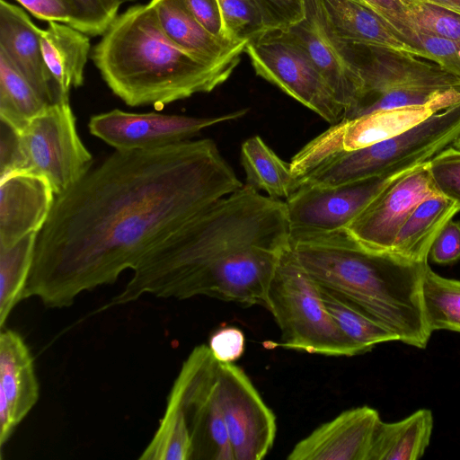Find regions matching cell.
<instances>
[{"label": "cell", "instance_id": "1", "mask_svg": "<svg viewBox=\"0 0 460 460\" xmlns=\"http://www.w3.org/2000/svg\"><path fill=\"white\" fill-rule=\"evenodd\" d=\"M243 185L209 138L115 150L56 196L38 234L23 299L72 305L84 292L133 270L181 225Z\"/></svg>", "mask_w": 460, "mask_h": 460}, {"label": "cell", "instance_id": "2", "mask_svg": "<svg viewBox=\"0 0 460 460\" xmlns=\"http://www.w3.org/2000/svg\"><path fill=\"white\" fill-rule=\"evenodd\" d=\"M286 201L245 183L205 208L148 252L106 308L144 296H206L266 305L270 280L290 247Z\"/></svg>", "mask_w": 460, "mask_h": 460}, {"label": "cell", "instance_id": "3", "mask_svg": "<svg viewBox=\"0 0 460 460\" xmlns=\"http://www.w3.org/2000/svg\"><path fill=\"white\" fill-rule=\"evenodd\" d=\"M290 249L321 288L376 320L398 341L425 349L431 336L424 314V262L367 249L344 229L291 234Z\"/></svg>", "mask_w": 460, "mask_h": 460}, {"label": "cell", "instance_id": "4", "mask_svg": "<svg viewBox=\"0 0 460 460\" xmlns=\"http://www.w3.org/2000/svg\"><path fill=\"white\" fill-rule=\"evenodd\" d=\"M92 58L111 92L130 107L165 105L225 83L241 58L204 61L172 41L148 3L128 8L109 25Z\"/></svg>", "mask_w": 460, "mask_h": 460}, {"label": "cell", "instance_id": "5", "mask_svg": "<svg viewBox=\"0 0 460 460\" xmlns=\"http://www.w3.org/2000/svg\"><path fill=\"white\" fill-rule=\"evenodd\" d=\"M218 360L208 345L183 361L142 460H234L217 389Z\"/></svg>", "mask_w": 460, "mask_h": 460}, {"label": "cell", "instance_id": "6", "mask_svg": "<svg viewBox=\"0 0 460 460\" xmlns=\"http://www.w3.org/2000/svg\"><path fill=\"white\" fill-rule=\"evenodd\" d=\"M347 45L362 91L343 119L403 106L460 102V81L436 63L403 51Z\"/></svg>", "mask_w": 460, "mask_h": 460}, {"label": "cell", "instance_id": "7", "mask_svg": "<svg viewBox=\"0 0 460 460\" xmlns=\"http://www.w3.org/2000/svg\"><path fill=\"white\" fill-rule=\"evenodd\" d=\"M460 136V102L393 137L339 154L296 184L334 187L421 164Z\"/></svg>", "mask_w": 460, "mask_h": 460}, {"label": "cell", "instance_id": "8", "mask_svg": "<svg viewBox=\"0 0 460 460\" xmlns=\"http://www.w3.org/2000/svg\"><path fill=\"white\" fill-rule=\"evenodd\" d=\"M287 349L324 356L359 355L325 307L318 285L290 247L281 255L266 295V305Z\"/></svg>", "mask_w": 460, "mask_h": 460}, {"label": "cell", "instance_id": "9", "mask_svg": "<svg viewBox=\"0 0 460 460\" xmlns=\"http://www.w3.org/2000/svg\"><path fill=\"white\" fill-rule=\"evenodd\" d=\"M69 102L49 106L20 131L21 172L46 178L56 196L81 180L93 165Z\"/></svg>", "mask_w": 460, "mask_h": 460}, {"label": "cell", "instance_id": "10", "mask_svg": "<svg viewBox=\"0 0 460 460\" xmlns=\"http://www.w3.org/2000/svg\"><path fill=\"white\" fill-rule=\"evenodd\" d=\"M244 52L257 75L333 125L345 109L303 47L287 30L267 31L251 40Z\"/></svg>", "mask_w": 460, "mask_h": 460}, {"label": "cell", "instance_id": "11", "mask_svg": "<svg viewBox=\"0 0 460 460\" xmlns=\"http://www.w3.org/2000/svg\"><path fill=\"white\" fill-rule=\"evenodd\" d=\"M451 105L446 102L411 105L342 119L293 156L289 164L296 188L299 181L332 156L397 136Z\"/></svg>", "mask_w": 460, "mask_h": 460}, {"label": "cell", "instance_id": "12", "mask_svg": "<svg viewBox=\"0 0 460 460\" xmlns=\"http://www.w3.org/2000/svg\"><path fill=\"white\" fill-rule=\"evenodd\" d=\"M414 167L334 187L299 185L286 199L291 234L345 230L387 186Z\"/></svg>", "mask_w": 460, "mask_h": 460}, {"label": "cell", "instance_id": "13", "mask_svg": "<svg viewBox=\"0 0 460 460\" xmlns=\"http://www.w3.org/2000/svg\"><path fill=\"white\" fill-rule=\"evenodd\" d=\"M217 389L234 460H261L271 449L276 416L244 373L218 361Z\"/></svg>", "mask_w": 460, "mask_h": 460}, {"label": "cell", "instance_id": "14", "mask_svg": "<svg viewBox=\"0 0 460 460\" xmlns=\"http://www.w3.org/2000/svg\"><path fill=\"white\" fill-rule=\"evenodd\" d=\"M247 111L239 110L217 117H191L114 109L93 115L88 128L93 136L117 151L154 149L190 140L202 129L239 119Z\"/></svg>", "mask_w": 460, "mask_h": 460}, {"label": "cell", "instance_id": "15", "mask_svg": "<svg viewBox=\"0 0 460 460\" xmlns=\"http://www.w3.org/2000/svg\"><path fill=\"white\" fill-rule=\"evenodd\" d=\"M433 194L438 192L427 161L387 186L345 231L367 249L389 253L406 219L420 201Z\"/></svg>", "mask_w": 460, "mask_h": 460}, {"label": "cell", "instance_id": "16", "mask_svg": "<svg viewBox=\"0 0 460 460\" xmlns=\"http://www.w3.org/2000/svg\"><path fill=\"white\" fill-rule=\"evenodd\" d=\"M304 18L286 30L308 54L347 112L362 91L359 71L348 45L334 31L322 1L304 0Z\"/></svg>", "mask_w": 460, "mask_h": 460}, {"label": "cell", "instance_id": "17", "mask_svg": "<svg viewBox=\"0 0 460 460\" xmlns=\"http://www.w3.org/2000/svg\"><path fill=\"white\" fill-rule=\"evenodd\" d=\"M381 420L369 406L347 410L313 430L295 445L288 460H368Z\"/></svg>", "mask_w": 460, "mask_h": 460}, {"label": "cell", "instance_id": "18", "mask_svg": "<svg viewBox=\"0 0 460 460\" xmlns=\"http://www.w3.org/2000/svg\"><path fill=\"white\" fill-rule=\"evenodd\" d=\"M33 358L21 335L10 329L0 334V446L9 440L39 399Z\"/></svg>", "mask_w": 460, "mask_h": 460}, {"label": "cell", "instance_id": "19", "mask_svg": "<svg viewBox=\"0 0 460 460\" xmlns=\"http://www.w3.org/2000/svg\"><path fill=\"white\" fill-rule=\"evenodd\" d=\"M56 194L43 176L22 172L0 179V248L30 233L40 232L51 212Z\"/></svg>", "mask_w": 460, "mask_h": 460}, {"label": "cell", "instance_id": "20", "mask_svg": "<svg viewBox=\"0 0 460 460\" xmlns=\"http://www.w3.org/2000/svg\"><path fill=\"white\" fill-rule=\"evenodd\" d=\"M40 33L23 9L0 0V51L49 104L66 102L61 100L45 64Z\"/></svg>", "mask_w": 460, "mask_h": 460}, {"label": "cell", "instance_id": "21", "mask_svg": "<svg viewBox=\"0 0 460 460\" xmlns=\"http://www.w3.org/2000/svg\"><path fill=\"white\" fill-rule=\"evenodd\" d=\"M167 36L197 58L210 63L241 58L248 42H233L211 34L190 12L182 0H151Z\"/></svg>", "mask_w": 460, "mask_h": 460}, {"label": "cell", "instance_id": "22", "mask_svg": "<svg viewBox=\"0 0 460 460\" xmlns=\"http://www.w3.org/2000/svg\"><path fill=\"white\" fill-rule=\"evenodd\" d=\"M40 45L61 100L69 102L71 88H78L84 83L91 48L89 36L71 25L49 22L45 30L41 29Z\"/></svg>", "mask_w": 460, "mask_h": 460}, {"label": "cell", "instance_id": "23", "mask_svg": "<svg viewBox=\"0 0 460 460\" xmlns=\"http://www.w3.org/2000/svg\"><path fill=\"white\" fill-rule=\"evenodd\" d=\"M321 1L334 31L345 43L380 47L417 57V52L402 42L382 17L358 1Z\"/></svg>", "mask_w": 460, "mask_h": 460}, {"label": "cell", "instance_id": "24", "mask_svg": "<svg viewBox=\"0 0 460 460\" xmlns=\"http://www.w3.org/2000/svg\"><path fill=\"white\" fill-rule=\"evenodd\" d=\"M457 212L458 207L449 199L440 194L427 197L406 219L389 253L407 261H428L433 242Z\"/></svg>", "mask_w": 460, "mask_h": 460}, {"label": "cell", "instance_id": "25", "mask_svg": "<svg viewBox=\"0 0 460 460\" xmlns=\"http://www.w3.org/2000/svg\"><path fill=\"white\" fill-rule=\"evenodd\" d=\"M433 429L430 410L420 409L396 422L379 421L368 460H417L429 445Z\"/></svg>", "mask_w": 460, "mask_h": 460}, {"label": "cell", "instance_id": "26", "mask_svg": "<svg viewBox=\"0 0 460 460\" xmlns=\"http://www.w3.org/2000/svg\"><path fill=\"white\" fill-rule=\"evenodd\" d=\"M246 183L273 199H287L296 190L290 164L286 163L259 137L246 139L241 148Z\"/></svg>", "mask_w": 460, "mask_h": 460}, {"label": "cell", "instance_id": "27", "mask_svg": "<svg viewBox=\"0 0 460 460\" xmlns=\"http://www.w3.org/2000/svg\"><path fill=\"white\" fill-rule=\"evenodd\" d=\"M50 105L0 51V120L22 131Z\"/></svg>", "mask_w": 460, "mask_h": 460}, {"label": "cell", "instance_id": "28", "mask_svg": "<svg viewBox=\"0 0 460 460\" xmlns=\"http://www.w3.org/2000/svg\"><path fill=\"white\" fill-rule=\"evenodd\" d=\"M39 232L0 248V326L4 328L23 292L32 266Z\"/></svg>", "mask_w": 460, "mask_h": 460}, {"label": "cell", "instance_id": "29", "mask_svg": "<svg viewBox=\"0 0 460 460\" xmlns=\"http://www.w3.org/2000/svg\"><path fill=\"white\" fill-rule=\"evenodd\" d=\"M319 289L326 309L360 354L369 352L379 343L398 341L396 335L351 303L321 287Z\"/></svg>", "mask_w": 460, "mask_h": 460}, {"label": "cell", "instance_id": "30", "mask_svg": "<svg viewBox=\"0 0 460 460\" xmlns=\"http://www.w3.org/2000/svg\"><path fill=\"white\" fill-rule=\"evenodd\" d=\"M421 290L429 330L460 332V280L437 274L427 263Z\"/></svg>", "mask_w": 460, "mask_h": 460}, {"label": "cell", "instance_id": "31", "mask_svg": "<svg viewBox=\"0 0 460 460\" xmlns=\"http://www.w3.org/2000/svg\"><path fill=\"white\" fill-rule=\"evenodd\" d=\"M226 38L248 42L268 31L255 0H217Z\"/></svg>", "mask_w": 460, "mask_h": 460}, {"label": "cell", "instance_id": "32", "mask_svg": "<svg viewBox=\"0 0 460 460\" xmlns=\"http://www.w3.org/2000/svg\"><path fill=\"white\" fill-rule=\"evenodd\" d=\"M402 41L411 46L417 57L436 63L460 81V41L431 35L412 25Z\"/></svg>", "mask_w": 460, "mask_h": 460}, {"label": "cell", "instance_id": "33", "mask_svg": "<svg viewBox=\"0 0 460 460\" xmlns=\"http://www.w3.org/2000/svg\"><path fill=\"white\" fill-rule=\"evenodd\" d=\"M406 13L411 25L431 35L460 41V14L420 0H410Z\"/></svg>", "mask_w": 460, "mask_h": 460}, {"label": "cell", "instance_id": "34", "mask_svg": "<svg viewBox=\"0 0 460 460\" xmlns=\"http://www.w3.org/2000/svg\"><path fill=\"white\" fill-rule=\"evenodd\" d=\"M432 182L438 194L454 201L460 210V150L450 146L428 161Z\"/></svg>", "mask_w": 460, "mask_h": 460}, {"label": "cell", "instance_id": "35", "mask_svg": "<svg viewBox=\"0 0 460 460\" xmlns=\"http://www.w3.org/2000/svg\"><path fill=\"white\" fill-rule=\"evenodd\" d=\"M78 12L76 29L88 36L102 35L118 15L119 0H73Z\"/></svg>", "mask_w": 460, "mask_h": 460}, {"label": "cell", "instance_id": "36", "mask_svg": "<svg viewBox=\"0 0 460 460\" xmlns=\"http://www.w3.org/2000/svg\"><path fill=\"white\" fill-rule=\"evenodd\" d=\"M260 6L268 31L286 30L299 22L305 15L304 0H255Z\"/></svg>", "mask_w": 460, "mask_h": 460}, {"label": "cell", "instance_id": "37", "mask_svg": "<svg viewBox=\"0 0 460 460\" xmlns=\"http://www.w3.org/2000/svg\"><path fill=\"white\" fill-rule=\"evenodd\" d=\"M34 17L58 22L76 29L78 12L73 0H15Z\"/></svg>", "mask_w": 460, "mask_h": 460}, {"label": "cell", "instance_id": "38", "mask_svg": "<svg viewBox=\"0 0 460 460\" xmlns=\"http://www.w3.org/2000/svg\"><path fill=\"white\" fill-rule=\"evenodd\" d=\"M429 257L440 265L460 260V221L452 218L444 226L430 247Z\"/></svg>", "mask_w": 460, "mask_h": 460}, {"label": "cell", "instance_id": "39", "mask_svg": "<svg viewBox=\"0 0 460 460\" xmlns=\"http://www.w3.org/2000/svg\"><path fill=\"white\" fill-rule=\"evenodd\" d=\"M243 332L236 327H225L215 332L208 341L213 356L224 363H234L244 351Z\"/></svg>", "mask_w": 460, "mask_h": 460}, {"label": "cell", "instance_id": "40", "mask_svg": "<svg viewBox=\"0 0 460 460\" xmlns=\"http://www.w3.org/2000/svg\"><path fill=\"white\" fill-rule=\"evenodd\" d=\"M20 131L0 120V179L21 172Z\"/></svg>", "mask_w": 460, "mask_h": 460}, {"label": "cell", "instance_id": "41", "mask_svg": "<svg viewBox=\"0 0 460 460\" xmlns=\"http://www.w3.org/2000/svg\"><path fill=\"white\" fill-rule=\"evenodd\" d=\"M368 7L390 26L400 39L410 28L411 22L405 6L400 0H356Z\"/></svg>", "mask_w": 460, "mask_h": 460}, {"label": "cell", "instance_id": "42", "mask_svg": "<svg viewBox=\"0 0 460 460\" xmlns=\"http://www.w3.org/2000/svg\"><path fill=\"white\" fill-rule=\"evenodd\" d=\"M182 1L190 12L195 16V18L211 34L217 38L229 40L226 36L223 19L217 0Z\"/></svg>", "mask_w": 460, "mask_h": 460}, {"label": "cell", "instance_id": "43", "mask_svg": "<svg viewBox=\"0 0 460 460\" xmlns=\"http://www.w3.org/2000/svg\"><path fill=\"white\" fill-rule=\"evenodd\" d=\"M460 14V0H420Z\"/></svg>", "mask_w": 460, "mask_h": 460}, {"label": "cell", "instance_id": "44", "mask_svg": "<svg viewBox=\"0 0 460 460\" xmlns=\"http://www.w3.org/2000/svg\"><path fill=\"white\" fill-rule=\"evenodd\" d=\"M451 146L460 150V136L451 144Z\"/></svg>", "mask_w": 460, "mask_h": 460}]
</instances>
